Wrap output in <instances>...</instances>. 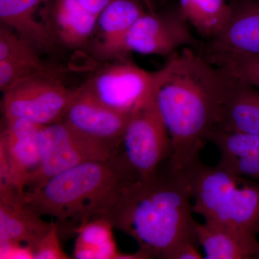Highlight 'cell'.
<instances>
[{"label":"cell","mask_w":259,"mask_h":259,"mask_svg":"<svg viewBox=\"0 0 259 259\" xmlns=\"http://www.w3.org/2000/svg\"><path fill=\"white\" fill-rule=\"evenodd\" d=\"M151 12L141 0H114L97 19V28L91 47L101 61L125 59L124 40L136 20Z\"/></svg>","instance_id":"12"},{"label":"cell","mask_w":259,"mask_h":259,"mask_svg":"<svg viewBox=\"0 0 259 259\" xmlns=\"http://www.w3.org/2000/svg\"><path fill=\"white\" fill-rule=\"evenodd\" d=\"M42 217L24 204L18 192H0V242L22 243L33 250L54 224Z\"/></svg>","instance_id":"16"},{"label":"cell","mask_w":259,"mask_h":259,"mask_svg":"<svg viewBox=\"0 0 259 259\" xmlns=\"http://www.w3.org/2000/svg\"><path fill=\"white\" fill-rule=\"evenodd\" d=\"M205 58L230 79L259 90V54H223Z\"/></svg>","instance_id":"21"},{"label":"cell","mask_w":259,"mask_h":259,"mask_svg":"<svg viewBox=\"0 0 259 259\" xmlns=\"http://www.w3.org/2000/svg\"><path fill=\"white\" fill-rule=\"evenodd\" d=\"M197 41L180 10L156 13L147 12L130 29L124 40L125 56L131 52L144 55L171 56Z\"/></svg>","instance_id":"9"},{"label":"cell","mask_w":259,"mask_h":259,"mask_svg":"<svg viewBox=\"0 0 259 259\" xmlns=\"http://www.w3.org/2000/svg\"><path fill=\"white\" fill-rule=\"evenodd\" d=\"M64 69L27 76L3 93L5 119H24L42 126L61 121L76 89L63 81Z\"/></svg>","instance_id":"5"},{"label":"cell","mask_w":259,"mask_h":259,"mask_svg":"<svg viewBox=\"0 0 259 259\" xmlns=\"http://www.w3.org/2000/svg\"><path fill=\"white\" fill-rule=\"evenodd\" d=\"M42 127L24 119L4 118L0 150L8 161L11 185L21 197L40 163Z\"/></svg>","instance_id":"11"},{"label":"cell","mask_w":259,"mask_h":259,"mask_svg":"<svg viewBox=\"0 0 259 259\" xmlns=\"http://www.w3.org/2000/svg\"><path fill=\"white\" fill-rule=\"evenodd\" d=\"M193 212L204 222L230 228L257 240L259 234V182L201 160L185 172Z\"/></svg>","instance_id":"4"},{"label":"cell","mask_w":259,"mask_h":259,"mask_svg":"<svg viewBox=\"0 0 259 259\" xmlns=\"http://www.w3.org/2000/svg\"><path fill=\"white\" fill-rule=\"evenodd\" d=\"M154 72L127 59L105 61L81 85L105 106L132 113L152 95Z\"/></svg>","instance_id":"8"},{"label":"cell","mask_w":259,"mask_h":259,"mask_svg":"<svg viewBox=\"0 0 259 259\" xmlns=\"http://www.w3.org/2000/svg\"><path fill=\"white\" fill-rule=\"evenodd\" d=\"M255 1H258V2H259V0H255Z\"/></svg>","instance_id":"29"},{"label":"cell","mask_w":259,"mask_h":259,"mask_svg":"<svg viewBox=\"0 0 259 259\" xmlns=\"http://www.w3.org/2000/svg\"><path fill=\"white\" fill-rule=\"evenodd\" d=\"M59 69L38 59H6L0 61V90L4 93L13 83L31 75Z\"/></svg>","instance_id":"23"},{"label":"cell","mask_w":259,"mask_h":259,"mask_svg":"<svg viewBox=\"0 0 259 259\" xmlns=\"http://www.w3.org/2000/svg\"><path fill=\"white\" fill-rule=\"evenodd\" d=\"M228 78L214 129L259 137V90Z\"/></svg>","instance_id":"17"},{"label":"cell","mask_w":259,"mask_h":259,"mask_svg":"<svg viewBox=\"0 0 259 259\" xmlns=\"http://www.w3.org/2000/svg\"><path fill=\"white\" fill-rule=\"evenodd\" d=\"M59 228L58 223H54L47 234L37 243L33 249L35 259L70 258L61 247Z\"/></svg>","instance_id":"24"},{"label":"cell","mask_w":259,"mask_h":259,"mask_svg":"<svg viewBox=\"0 0 259 259\" xmlns=\"http://www.w3.org/2000/svg\"><path fill=\"white\" fill-rule=\"evenodd\" d=\"M114 227L106 218H98L81 223L76 229L73 258L76 259H119L113 236Z\"/></svg>","instance_id":"19"},{"label":"cell","mask_w":259,"mask_h":259,"mask_svg":"<svg viewBox=\"0 0 259 259\" xmlns=\"http://www.w3.org/2000/svg\"><path fill=\"white\" fill-rule=\"evenodd\" d=\"M139 179L118 155L88 161L61 172L37 190L25 193L24 204L40 215L74 225L104 217L126 186Z\"/></svg>","instance_id":"3"},{"label":"cell","mask_w":259,"mask_h":259,"mask_svg":"<svg viewBox=\"0 0 259 259\" xmlns=\"http://www.w3.org/2000/svg\"><path fill=\"white\" fill-rule=\"evenodd\" d=\"M207 141L218 148L221 156L249 158L259 161L258 136L214 129L209 134Z\"/></svg>","instance_id":"22"},{"label":"cell","mask_w":259,"mask_h":259,"mask_svg":"<svg viewBox=\"0 0 259 259\" xmlns=\"http://www.w3.org/2000/svg\"><path fill=\"white\" fill-rule=\"evenodd\" d=\"M132 113L105 106L80 86L61 121L84 137L117 152Z\"/></svg>","instance_id":"10"},{"label":"cell","mask_w":259,"mask_h":259,"mask_svg":"<svg viewBox=\"0 0 259 259\" xmlns=\"http://www.w3.org/2000/svg\"><path fill=\"white\" fill-rule=\"evenodd\" d=\"M226 28L211 39L207 56L259 54V2L242 0L232 6Z\"/></svg>","instance_id":"15"},{"label":"cell","mask_w":259,"mask_h":259,"mask_svg":"<svg viewBox=\"0 0 259 259\" xmlns=\"http://www.w3.org/2000/svg\"><path fill=\"white\" fill-rule=\"evenodd\" d=\"M194 234L207 259L256 258L259 253L258 240L219 225L196 221Z\"/></svg>","instance_id":"18"},{"label":"cell","mask_w":259,"mask_h":259,"mask_svg":"<svg viewBox=\"0 0 259 259\" xmlns=\"http://www.w3.org/2000/svg\"><path fill=\"white\" fill-rule=\"evenodd\" d=\"M113 1L114 0H78L85 9L96 15H100L102 10ZM141 1L144 2L150 11H153L151 0H141Z\"/></svg>","instance_id":"27"},{"label":"cell","mask_w":259,"mask_h":259,"mask_svg":"<svg viewBox=\"0 0 259 259\" xmlns=\"http://www.w3.org/2000/svg\"><path fill=\"white\" fill-rule=\"evenodd\" d=\"M168 160L154 175L126 186L104 216L151 258L171 259L180 245L197 242L190 185Z\"/></svg>","instance_id":"2"},{"label":"cell","mask_w":259,"mask_h":259,"mask_svg":"<svg viewBox=\"0 0 259 259\" xmlns=\"http://www.w3.org/2000/svg\"><path fill=\"white\" fill-rule=\"evenodd\" d=\"M98 16L78 0H51L44 8V18L56 47L71 51L91 47Z\"/></svg>","instance_id":"13"},{"label":"cell","mask_w":259,"mask_h":259,"mask_svg":"<svg viewBox=\"0 0 259 259\" xmlns=\"http://www.w3.org/2000/svg\"><path fill=\"white\" fill-rule=\"evenodd\" d=\"M115 153L112 148L84 137L62 121L44 126L40 163L29 178L25 194L37 190L61 172L86 162L110 159Z\"/></svg>","instance_id":"7"},{"label":"cell","mask_w":259,"mask_h":259,"mask_svg":"<svg viewBox=\"0 0 259 259\" xmlns=\"http://www.w3.org/2000/svg\"><path fill=\"white\" fill-rule=\"evenodd\" d=\"M180 10L190 26L212 39L226 28L232 15L226 0H179Z\"/></svg>","instance_id":"20"},{"label":"cell","mask_w":259,"mask_h":259,"mask_svg":"<svg viewBox=\"0 0 259 259\" xmlns=\"http://www.w3.org/2000/svg\"><path fill=\"white\" fill-rule=\"evenodd\" d=\"M198 243L196 241H189L185 244L180 245L173 255L171 259H202L203 255L201 254L197 248Z\"/></svg>","instance_id":"26"},{"label":"cell","mask_w":259,"mask_h":259,"mask_svg":"<svg viewBox=\"0 0 259 259\" xmlns=\"http://www.w3.org/2000/svg\"><path fill=\"white\" fill-rule=\"evenodd\" d=\"M169 134L152 95L133 112L116 154L139 179L154 175L171 156Z\"/></svg>","instance_id":"6"},{"label":"cell","mask_w":259,"mask_h":259,"mask_svg":"<svg viewBox=\"0 0 259 259\" xmlns=\"http://www.w3.org/2000/svg\"><path fill=\"white\" fill-rule=\"evenodd\" d=\"M256 258H258L259 259V253H258V255H257Z\"/></svg>","instance_id":"28"},{"label":"cell","mask_w":259,"mask_h":259,"mask_svg":"<svg viewBox=\"0 0 259 259\" xmlns=\"http://www.w3.org/2000/svg\"><path fill=\"white\" fill-rule=\"evenodd\" d=\"M1 259H35L34 252L28 245L11 242H0Z\"/></svg>","instance_id":"25"},{"label":"cell","mask_w":259,"mask_h":259,"mask_svg":"<svg viewBox=\"0 0 259 259\" xmlns=\"http://www.w3.org/2000/svg\"><path fill=\"white\" fill-rule=\"evenodd\" d=\"M51 0H0V24L14 30L40 54L57 50L44 18Z\"/></svg>","instance_id":"14"},{"label":"cell","mask_w":259,"mask_h":259,"mask_svg":"<svg viewBox=\"0 0 259 259\" xmlns=\"http://www.w3.org/2000/svg\"><path fill=\"white\" fill-rule=\"evenodd\" d=\"M229 79L205 57L185 48L154 71L153 95L169 134L173 166L199 159L215 128Z\"/></svg>","instance_id":"1"}]
</instances>
